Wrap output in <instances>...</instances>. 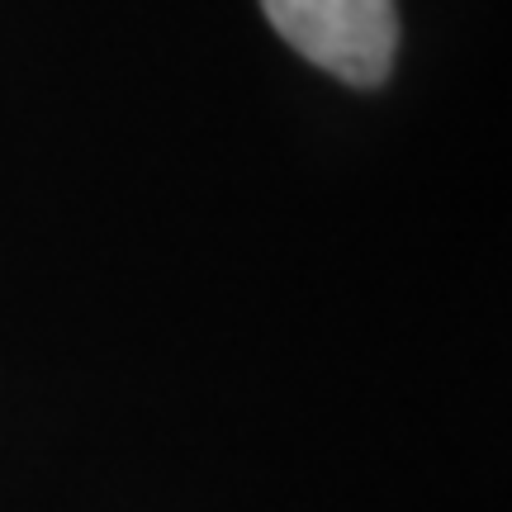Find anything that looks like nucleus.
Returning a JSON list of instances; mask_svg holds the SVG:
<instances>
[{
	"label": "nucleus",
	"instance_id": "1",
	"mask_svg": "<svg viewBox=\"0 0 512 512\" xmlns=\"http://www.w3.org/2000/svg\"><path fill=\"white\" fill-rule=\"evenodd\" d=\"M275 34L347 86H384L399 53L394 0H261Z\"/></svg>",
	"mask_w": 512,
	"mask_h": 512
}]
</instances>
